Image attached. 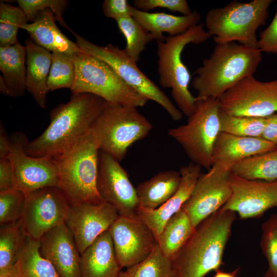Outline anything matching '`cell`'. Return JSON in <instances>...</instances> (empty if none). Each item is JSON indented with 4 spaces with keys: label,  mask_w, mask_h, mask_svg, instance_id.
<instances>
[{
    "label": "cell",
    "mask_w": 277,
    "mask_h": 277,
    "mask_svg": "<svg viewBox=\"0 0 277 277\" xmlns=\"http://www.w3.org/2000/svg\"><path fill=\"white\" fill-rule=\"evenodd\" d=\"M107 103L90 93L72 94L69 102L51 111L50 124L39 136L29 142L26 153L34 157L56 158L91 129Z\"/></svg>",
    "instance_id": "1"
},
{
    "label": "cell",
    "mask_w": 277,
    "mask_h": 277,
    "mask_svg": "<svg viewBox=\"0 0 277 277\" xmlns=\"http://www.w3.org/2000/svg\"><path fill=\"white\" fill-rule=\"evenodd\" d=\"M236 216L221 208L195 228L172 261L175 277H204L219 270Z\"/></svg>",
    "instance_id": "2"
},
{
    "label": "cell",
    "mask_w": 277,
    "mask_h": 277,
    "mask_svg": "<svg viewBox=\"0 0 277 277\" xmlns=\"http://www.w3.org/2000/svg\"><path fill=\"white\" fill-rule=\"evenodd\" d=\"M262 58L258 48L236 42L216 44L194 72L192 85L197 97L219 99L240 81L253 75Z\"/></svg>",
    "instance_id": "3"
},
{
    "label": "cell",
    "mask_w": 277,
    "mask_h": 277,
    "mask_svg": "<svg viewBox=\"0 0 277 277\" xmlns=\"http://www.w3.org/2000/svg\"><path fill=\"white\" fill-rule=\"evenodd\" d=\"M100 148L92 129L54 159L60 188L71 206L104 202L97 189Z\"/></svg>",
    "instance_id": "4"
},
{
    "label": "cell",
    "mask_w": 277,
    "mask_h": 277,
    "mask_svg": "<svg viewBox=\"0 0 277 277\" xmlns=\"http://www.w3.org/2000/svg\"><path fill=\"white\" fill-rule=\"evenodd\" d=\"M204 26L200 23L182 34L156 41L160 85L171 89L177 108L187 117L193 112L198 97L189 90L191 75L182 60V53L186 45L200 44L211 37Z\"/></svg>",
    "instance_id": "5"
},
{
    "label": "cell",
    "mask_w": 277,
    "mask_h": 277,
    "mask_svg": "<svg viewBox=\"0 0 277 277\" xmlns=\"http://www.w3.org/2000/svg\"><path fill=\"white\" fill-rule=\"evenodd\" d=\"M272 2L232 1L223 7L209 10L206 13L204 25L216 44L236 42L258 48L256 32L265 24Z\"/></svg>",
    "instance_id": "6"
},
{
    "label": "cell",
    "mask_w": 277,
    "mask_h": 277,
    "mask_svg": "<svg viewBox=\"0 0 277 277\" xmlns=\"http://www.w3.org/2000/svg\"><path fill=\"white\" fill-rule=\"evenodd\" d=\"M137 108L107 103L92 126L100 150L119 162L128 148L147 136L152 129L151 123Z\"/></svg>",
    "instance_id": "7"
},
{
    "label": "cell",
    "mask_w": 277,
    "mask_h": 277,
    "mask_svg": "<svg viewBox=\"0 0 277 277\" xmlns=\"http://www.w3.org/2000/svg\"><path fill=\"white\" fill-rule=\"evenodd\" d=\"M75 77L72 94L90 93L107 103L143 107L149 101L124 82L106 62L82 52L74 55Z\"/></svg>",
    "instance_id": "8"
},
{
    "label": "cell",
    "mask_w": 277,
    "mask_h": 277,
    "mask_svg": "<svg viewBox=\"0 0 277 277\" xmlns=\"http://www.w3.org/2000/svg\"><path fill=\"white\" fill-rule=\"evenodd\" d=\"M220 109L219 99L198 97L187 123L167 131L191 162L208 170L213 165V148L220 132Z\"/></svg>",
    "instance_id": "9"
},
{
    "label": "cell",
    "mask_w": 277,
    "mask_h": 277,
    "mask_svg": "<svg viewBox=\"0 0 277 277\" xmlns=\"http://www.w3.org/2000/svg\"><path fill=\"white\" fill-rule=\"evenodd\" d=\"M72 33L75 37L76 44L83 52L106 62L127 85L148 100L153 101L161 106L173 120L178 121L182 118L181 111L140 69L136 63L131 60L124 49L110 43L105 46H98L74 32Z\"/></svg>",
    "instance_id": "10"
},
{
    "label": "cell",
    "mask_w": 277,
    "mask_h": 277,
    "mask_svg": "<svg viewBox=\"0 0 277 277\" xmlns=\"http://www.w3.org/2000/svg\"><path fill=\"white\" fill-rule=\"evenodd\" d=\"M227 114L266 117L277 112V80L262 82L253 75L243 79L219 98Z\"/></svg>",
    "instance_id": "11"
},
{
    "label": "cell",
    "mask_w": 277,
    "mask_h": 277,
    "mask_svg": "<svg viewBox=\"0 0 277 277\" xmlns=\"http://www.w3.org/2000/svg\"><path fill=\"white\" fill-rule=\"evenodd\" d=\"M10 140L11 148L7 158L13 169L16 188L27 196L43 188L60 187L58 171L54 159L27 154L29 141L21 131L11 134Z\"/></svg>",
    "instance_id": "12"
},
{
    "label": "cell",
    "mask_w": 277,
    "mask_h": 277,
    "mask_svg": "<svg viewBox=\"0 0 277 277\" xmlns=\"http://www.w3.org/2000/svg\"><path fill=\"white\" fill-rule=\"evenodd\" d=\"M71 205L58 187H47L26 196L22 220L28 236L38 241L48 231L65 222Z\"/></svg>",
    "instance_id": "13"
},
{
    "label": "cell",
    "mask_w": 277,
    "mask_h": 277,
    "mask_svg": "<svg viewBox=\"0 0 277 277\" xmlns=\"http://www.w3.org/2000/svg\"><path fill=\"white\" fill-rule=\"evenodd\" d=\"M230 175V170L215 165L207 172L201 174L181 208L194 228L228 201L232 193Z\"/></svg>",
    "instance_id": "14"
},
{
    "label": "cell",
    "mask_w": 277,
    "mask_h": 277,
    "mask_svg": "<svg viewBox=\"0 0 277 277\" xmlns=\"http://www.w3.org/2000/svg\"><path fill=\"white\" fill-rule=\"evenodd\" d=\"M97 189L104 202L113 206L120 215L136 216L139 207L136 188L119 161L100 150Z\"/></svg>",
    "instance_id": "15"
},
{
    "label": "cell",
    "mask_w": 277,
    "mask_h": 277,
    "mask_svg": "<svg viewBox=\"0 0 277 277\" xmlns=\"http://www.w3.org/2000/svg\"><path fill=\"white\" fill-rule=\"evenodd\" d=\"M109 231L122 269L142 262L157 245L151 230L137 215H119Z\"/></svg>",
    "instance_id": "16"
},
{
    "label": "cell",
    "mask_w": 277,
    "mask_h": 277,
    "mask_svg": "<svg viewBox=\"0 0 277 277\" xmlns=\"http://www.w3.org/2000/svg\"><path fill=\"white\" fill-rule=\"evenodd\" d=\"M230 184L231 196L222 208L234 211L242 219L259 217L277 207V180H248L230 173Z\"/></svg>",
    "instance_id": "17"
},
{
    "label": "cell",
    "mask_w": 277,
    "mask_h": 277,
    "mask_svg": "<svg viewBox=\"0 0 277 277\" xmlns=\"http://www.w3.org/2000/svg\"><path fill=\"white\" fill-rule=\"evenodd\" d=\"M118 215L116 209L105 202L71 206L65 222L73 235L80 254L109 230Z\"/></svg>",
    "instance_id": "18"
},
{
    "label": "cell",
    "mask_w": 277,
    "mask_h": 277,
    "mask_svg": "<svg viewBox=\"0 0 277 277\" xmlns=\"http://www.w3.org/2000/svg\"><path fill=\"white\" fill-rule=\"evenodd\" d=\"M38 241L41 254L51 263L60 277H81V254L65 222L50 229Z\"/></svg>",
    "instance_id": "19"
},
{
    "label": "cell",
    "mask_w": 277,
    "mask_h": 277,
    "mask_svg": "<svg viewBox=\"0 0 277 277\" xmlns=\"http://www.w3.org/2000/svg\"><path fill=\"white\" fill-rule=\"evenodd\" d=\"M202 167L192 162L180 169L181 180L175 193L165 204L155 209L138 207L137 215L151 230L157 239L167 221L180 210L189 197L202 172Z\"/></svg>",
    "instance_id": "20"
},
{
    "label": "cell",
    "mask_w": 277,
    "mask_h": 277,
    "mask_svg": "<svg viewBox=\"0 0 277 277\" xmlns=\"http://www.w3.org/2000/svg\"><path fill=\"white\" fill-rule=\"evenodd\" d=\"M276 148V145L260 137L240 136L220 132L213 148L212 164L230 170L244 159Z\"/></svg>",
    "instance_id": "21"
},
{
    "label": "cell",
    "mask_w": 277,
    "mask_h": 277,
    "mask_svg": "<svg viewBox=\"0 0 277 277\" xmlns=\"http://www.w3.org/2000/svg\"><path fill=\"white\" fill-rule=\"evenodd\" d=\"M121 269L109 230L81 254V277H117Z\"/></svg>",
    "instance_id": "22"
},
{
    "label": "cell",
    "mask_w": 277,
    "mask_h": 277,
    "mask_svg": "<svg viewBox=\"0 0 277 277\" xmlns=\"http://www.w3.org/2000/svg\"><path fill=\"white\" fill-rule=\"evenodd\" d=\"M26 50V90L42 108L47 106V85L52 52L37 45L31 37L25 42Z\"/></svg>",
    "instance_id": "23"
},
{
    "label": "cell",
    "mask_w": 277,
    "mask_h": 277,
    "mask_svg": "<svg viewBox=\"0 0 277 277\" xmlns=\"http://www.w3.org/2000/svg\"><path fill=\"white\" fill-rule=\"evenodd\" d=\"M54 13L49 9L39 12L34 21L21 27L37 45L51 52L75 55L82 52L76 43L68 38L55 23Z\"/></svg>",
    "instance_id": "24"
},
{
    "label": "cell",
    "mask_w": 277,
    "mask_h": 277,
    "mask_svg": "<svg viewBox=\"0 0 277 277\" xmlns=\"http://www.w3.org/2000/svg\"><path fill=\"white\" fill-rule=\"evenodd\" d=\"M131 15L147 30L156 37V41H163L165 36H175L185 32L200 23L201 14L196 10L188 15H175L164 12H149L138 10L131 6Z\"/></svg>",
    "instance_id": "25"
},
{
    "label": "cell",
    "mask_w": 277,
    "mask_h": 277,
    "mask_svg": "<svg viewBox=\"0 0 277 277\" xmlns=\"http://www.w3.org/2000/svg\"><path fill=\"white\" fill-rule=\"evenodd\" d=\"M181 180L180 171H161L136 188L139 207L155 209L165 204L177 190Z\"/></svg>",
    "instance_id": "26"
},
{
    "label": "cell",
    "mask_w": 277,
    "mask_h": 277,
    "mask_svg": "<svg viewBox=\"0 0 277 277\" xmlns=\"http://www.w3.org/2000/svg\"><path fill=\"white\" fill-rule=\"evenodd\" d=\"M26 50L18 42L0 47L1 76L13 97L21 96L26 90Z\"/></svg>",
    "instance_id": "27"
},
{
    "label": "cell",
    "mask_w": 277,
    "mask_h": 277,
    "mask_svg": "<svg viewBox=\"0 0 277 277\" xmlns=\"http://www.w3.org/2000/svg\"><path fill=\"white\" fill-rule=\"evenodd\" d=\"M194 229L188 215L181 209L165 224L157 239V245L163 253L172 261Z\"/></svg>",
    "instance_id": "28"
},
{
    "label": "cell",
    "mask_w": 277,
    "mask_h": 277,
    "mask_svg": "<svg viewBox=\"0 0 277 277\" xmlns=\"http://www.w3.org/2000/svg\"><path fill=\"white\" fill-rule=\"evenodd\" d=\"M231 174L248 180H277V148L244 159L230 169Z\"/></svg>",
    "instance_id": "29"
},
{
    "label": "cell",
    "mask_w": 277,
    "mask_h": 277,
    "mask_svg": "<svg viewBox=\"0 0 277 277\" xmlns=\"http://www.w3.org/2000/svg\"><path fill=\"white\" fill-rule=\"evenodd\" d=\"M27 237L22 219L1 226L0 272L9 269L19 261Z\"/></svg>",
    "instance_id": "30"
},
{
    "label": "cell",
    "mask_w": 277,
    "mask_h": 277,
    "mask_svg": "<svg viewBox=\"0 0 277 277\" xmlns=\"http://www.w3.org/2000/svg\"><path fill=\"white\" fill-rule=\"evenodd\" d=\"M116 22L126 39L124 51L132 61L137 63L146 45L156 37L132 16L120 18Z\"/></svg>",
    "instance_id": "31"
},
{
    "label": "cell",
    "mask_w": 277,
    "mask_h": 277,
    "mask_svg": "<svg viewBox=\"0 0 277 277\" xmlns=\"http://www.w3.org/2000/svg\"><path fill=\"white\" fill-rule=\"evenodd\" d=\"M19 262L23 277H60L51 263L41 254L39 241L29 236Z\"/></svg>",
    "instance_id": "32"
},
{
    "label": "cell",
    "mask_w": 277,
    "mask_h": 277,
    "mask_svg": "<svg viewBox=\"0 0 277 277\" xmlns=\"http://www.w3.org/2000/svg\"><path fill=\"white\" fill-rule=\"evenodd\" d=\"M129 277H175L172 261L166 256L157 245L140 263L128 267Z\"/></svg>",
    "instance_id": "33"
},
{
    "label": "cell",
    "mask_w": 277,
    "mask_h": 277,
    "mask_svg": "<svg viewBox=\"0 0 277 277\" xmlns=\"http://www.w3.org/2000/svg\"><path fill=\"white\" fill-rule=\"evenodd\" d=\"M75 55L52 52L51 65L47 81L49 91L72 88L75 77Z\"/></svg>",
    "instance_id": "34"
},
{
    "label": "cell",
    "mask_w": 277,
    "mask_h": 277,
    "mask_svg": "<svg viewBox=\"0 0 277 277\" xmlns=\"http://www.w3.org/2000/svg\"><path fill=\"white\" fill-rule=\"evenodd\" d=\"M220 132L246 137H261L266 117L234 116L220 110Z\"/></svg>",
    "instance_id": "35"
},
{
    "label": "cell",
    "mask_w": 277,
    "mask_h": 277,
    "mask_svg": "<svg viewBox=\"0 0 277 277\" xmlns=\"http://www.w3.org/2000/svg\"><path fill=\"white\" fill-rule=\"evenodd\" d=\"M29 20L19 7L0 3V47L12 46L18 41L17 35L21 26Z\"/></svg>",
    "instance_id": "36"
},
{
    "label": "cell",
    "mask_w": 277,
    "mask_h": 277,
    "mask_svg": "<svg viewBox=\"0 0 277 277\" xmlns=\"http://www.w3.org/2000/svg\"><path fill=\"white\" fill-rule=\"evenodd\" d=\"M260 246L268 263L265 277H277V213L263 223Z\"/></svg>",
    "instance_id": "37"
},
{
    "label": "cell",
    "mask_w": 277,
    "mask_h": 277,
    "mask_svg": "<svg viewBox=\"0 0 277 277\" xmlns=\"http://www.w3.org/2000/svg\"><path fill=\"white\" fill-rule=\"evenodd\" d=\"M26 196L14 188L0 192V225L3 226L22 219Z\"/></svg>",
    "instance_id": "38"
},
{
    "label": "cell",
    "mask_w": 277,
    "mask_h": 277,
    "mask_svg": "<svg viewBox=\"0 0 277 277\" xmlns=\"http://www.w3.org/2000/svg\"><path fill=\"white\" fill-rule=\"evenodd\" d=\"M17 3L29 21L31 23L34 21L39 12L49 9L54 13L55 20L58 21L64 27L73 32L65 23L62 17L68 6V1L18 0Z\"/></svg>",
    "instance_id": "39"
},
{
    "label": "cell",
    "mask_w": 277,
    "mask_h": 277,
    "mask_svg": "<svg viewBox=\"0 0 277 277\" xmlns=\"http://www.w3.org/2000/svg\"><path fill=\"white\" fill-rule=\"evenodd\" d=\"M133 3L135 8L146 12L156 8H166L183 15H189L192 12L186 0H134Z\"/></svg>",
    "instance_id": "40"
},
{
    "label": "cell",
    "mask_w": 277,
    "mask_h": 277,
    "mask_svg": "<svg viewBox=\"0 0 277 277\" xmlns=\"http://www.w3.org/2000/svg\"><path fill=\"white\" fill-rule=\"evenodd\" d=\"M257 48L262 52L277 53V7L271 22L261 33Z\"/></svg>",
    "instance_id": "41"
},
{
    "label": "cell",
    "mask_w": 277,
    "mask_h": 277,
    "mask_svg": "<svg viewBox=\"0 0 277 277\" xmlns=\"http://www.w3.org/2000/svg\"><path fill=\"white\" fill-rule=\"evenodd\" d=\"M131 5L127 0H105L102 4L104 15L116 21L130 16Z\"/></svg>",
    "instance_id": "42"
},
{
    "label": "cell",
    "mask_w": 277,
    "mask_h": 277,
    "mask_svg": "<svg viewBox=\"0 0 277 277\" xmlns=\"http://www.w3.org/2000/svg\"><path fill=\"white\" fill-rule=\"evenodd\" d=\"M16 188L14 176L8 158L0 159V192Z\"/></svg>",
    "instance_id": "43"
},
{
    "label": "cell",
    "mask_w": 277,
    "mask_h": 277,
    "mask_svg": "<svg viewBox=\"0 0 277 277\" xmlns=\"http://www.w3.org/2000/svg\"><path fill=\"white\" fill-rule=\"evenodd\" d=\"M261 137L277 145V112L266 117Z\"/></svg>",
    "instance_id": "44"
},
{
    "label": "cell",
    "mask_w": 277,
    "mask_h": 277,
    "mask_svg": "<svg viewBox=\"0 0 277 277\" xmlns=\"http://www.w3.org/2000/svg\"><path fill=\"white\" fill-rule=\"evenodd\" d=\"M11 143L10 136L2 122L0 125V159L7 158L10 151Z\"/></svg>",
    "instance_id": "45"
},
{
    "label": "cell",
    "mask_w": 277,
    "mask_h": 277,
    "mask_svg": "<svg viewBox=\"0 0 277 277\" xmlns=\"http://www.w3.org/2000/svg\"><path fill=\"white\" fill-rule=\"evenodd\" d=\"M0 277H23L19 261L9 269L0 272Z\"/></svg>",
    "instance_id": "46"
},
{
    "label": "cell",
    "mask_w": 277,
    "mask_h": 277,
    "mask_svg": "<svg viewBox=\"0 0 277 277\" xmlns=\"http://www.w3.org/2000/svg\"><path fill=\"white\" fill-rule=\"evenodd\" d=\"M213 277H235L233 273L223 272L217 270Z\"/></svg>",
    "instance_id": "47"
},
{
    "label": "cell",
    "mask_w": 277,
    "mask_h": 277,
    "mask_svg": "<svg viewBox=\"0 0 277 277\" xmlns=\"http://www.w3.org/2000/svg\"><path fill=\"white\" fill-rule=\"evenodd\" d=\"M117 277H129L126 271H121Z\"/></svg>",
    "instance_id": "48"
}]
</instances>
